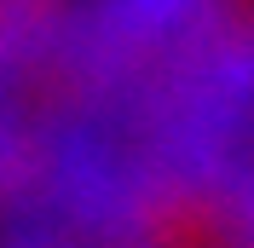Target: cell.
I'll return each mask as SVG.
<instances>
[{
  "label": "cell",
  "mask_w": 254,
  "mask_h": 248,
  "mask_svg": "<svg viewBox=\"0 0 254 248\" xmlns=\"http://www.w3.org/2000/svg\"><path fill=\"white\" fill-rule=\"evenodd\" d=\"M0 162H6V127H0Z\"/></svg>",
  "instance_id": "6da1fadb"
}]
</instances>
